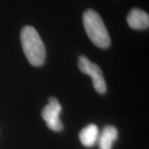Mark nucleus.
I'll use <instances>...</instances> for the list:
<instances>
[{"mask_svg":"<svg viewBox=\"0 0 149 149\" xmlns=\"http://www.w3.org/2000/svg\"><path fill=\"white\" fill-rule=\"evenodd\" d=\"M22 47L29 63L41 66L46 60V48L37 30L32 26L22 27L20 35Z\"/></svg>","mask_w":149,"mask_h":149,"instance_id":"f257e3e1","label":"nucleus"},{"mask_svg":"<svg viewBox=\"0 0 149 149\" xmlns=\"http://www.w3.org/2000/svg\"><path fill=\"white\" fill-rule=\"evenodd\" d=\"M83 23L86 34L97 47L107 48L110 45V37L100 14L88 9L83 14Z\"/></svg>","mask_w":149,"mask_h":149,"instance_id":"f03ea898","label":"nucleus"},{"mask_svg":"<svg viewBox=\"0 0 149 149\" xmlns=\"http://www.w3.org/2000/svg\"><path fill=\"white\" fill-rule=\"evenodd\" d=\"M61 112V105L55 97L49 99L48 104L43 108L42 111V117L48 128L56 132H60L63 129V124L60 119Z\"/></svg>","mask_w":149,"mask_h":149,"instance_id":"20e7f679","label":"nucleus"},{"mask_svg":"<svg viewBox=\"0 0 149 149\" xmlns=\"http://www.w3.org/2000/svg\"><path fill=\"white\" fill-rule=\"evenodd\" d=\"M127 22L129 27L133 29L144 30L148 28L149 16L143 10L134 8L128 13Z\"/></svg>","mask_w":149,"mask_h":149,"instance_id":"39448f33","label":"nucleus"},{"mask_svg":"<svg viewBox=\"0 0 149 149\" xmlns=\"http://www.w3.org/2000/svg\"><path fill=\"white\" fill-rule=\"evenodd\" d=\"M78 67L81 72L92 78L93 85L99 94H104L106 92V83L101 69L98 65L92 63L85 56H80L78 61Z\"/></svg>","mask_w":149,"mask_h":149,"instance_id":"7ed1b4c3","label":"nucleus"},{"mask_svg":"<svg viewBox=\"0 0 149 149\" xmlns=\"http://www.w3.org/2000/svg\"><path fill=\"white\" fill-rule=\"evenodd\" d=\"M118 130L114 126H105L99 135V149H112L113 144L118 138Z\"/></svg>","mask_w":149,"mask_h":149,"instance_id":"423d86ee","label":"nucleus"},{"mask_svg":"<svg viewBox=\"0 0 149 149\" xmlns=\"http://www.w3.org/2000/svg\"><path fill=\"white\" fill-rule=\"evenodd\" d=\"M99 135V128L95 124H89L80 131L79 138L85 147L91 148L98 141Z\"/></svg>","mask_w":149,"mask_h":149,"instance_id":"0eeeda50","label":"nucleus"}]
</instances>
